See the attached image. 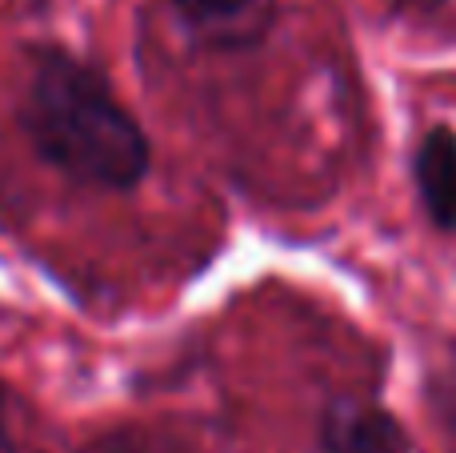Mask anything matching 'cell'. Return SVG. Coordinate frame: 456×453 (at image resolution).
<instances>
[{"instance_id": "3", "label": "cell", "mask_w": 456, "mask_h": 453, "mask_svg": "<svg viewBox=\"0 0 456 453\" xmlns=\"http://www.w3.org/2000/svg\"><path fill=\"white\" fill-rule=\"evenodd\" d=\"M417 193L428 221L444 233H456V133L449 125H433L412 161Z\"/></svg>"}, {"instance_id": "1", "label": "cell", "mask_w": 456, "mask_h": 453, "mask_svg": "<svg viewBox=\"0 0 456 453\" xmlns=\"http://www.w3.org/2000/svg\"><path fill=\"white\" fill-rule=\"evenodd\" d=\"M20 128L37 157L72 185L136 189L149 173V136L112 85L61 48H40L20 96Z\"/></svg>"}, {"instance_id": "2", "label": "cell", "mask_w": 456, "mask_h": 453, "mask_svg": "<svg viewBox=\"0 0 456 453\" xmlns=\"http://www.w3.org/2000/svg\"><path fill=\"white\" fill-rule=\"evenodd\" d=\"M324 453H412L409 430L385 406L340 398L321 417Z\"/></svg>"}, {"instance_id": "4", "label": "cell", "mask_w": 456, "mask_h": 453, "mask_svg": "<svg viewBox=\"0 0 456 453\" xmlns=\"http://www.w3.org/2000/svg\"><path fill=\"white\" fill-rule=\"evenodd\" d=\"M256 0H173V8L189 24H232L240 21Z\"/></svg>"}]
</instances>
